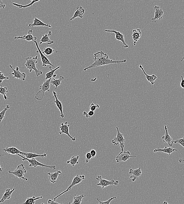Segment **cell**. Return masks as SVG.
Masks as SVG:
<instances>
[{"label":"cell","instance_id":"1","mask_svg":"<svg viewBox=\"0 0 184 204\" xmlns=\"http://www.w3.org/2000/svg\"><path fill=\"white\" fill-rule=\"evenodd\" d=\"M94 62L89 67L84 69V72L90 69L94 68L101 66L109 65V64L118 63H126V60H123L122 61H114L110 59L109 55L102 51L94 54Z\"/></svg>","mask_w":184,"mask_h":204},{"label":"cell","instance_id":"2","mask_svg":"<svg viewBox=\"0 0 184 204\" xmlns=\"http://www.w3.org/2000/svg\"><path fill=\"white\" fill-rule=\"evenodd\" d=\"M38 58L37 56L33 58L28 57L26 58V62L25 64L29 72H32L34 70L37 77H39L43 74L42 72L37 68L36 67V64L38 63Z\"/></svg>","mask_w":184,"mask_h":204},{"label":"cell","instance_id":"3","mask_svg":"<svg viewBox=\"0 0 184 204\" xmlns=\"http://www.w3.org/2000/svg\"><path fill=\"white\" fill-rule=\"evenodd\" d=\"M52 78L47 79L44 82L42 85L39 86L40 90L37 92L35 95V98L37 100L41 101L45 96V92H49L50 89V82Z\"/></svg>","mask_w":184,"mask_h":204},{"label":"cell","instance_id":"4","mask_svg":"<svg viewBox=\"0 0 184 204\" xmlns=\"http://www.w3.org/2000/svg\"><path fill=\"white\" fill-rule=\"evenodd\" d=\"M17 155H19L22 158V160L23 161H27L29 163V167H33L34 168L37 167H46V168H49L51 169L54 170L56 168V167L55 165H47L42 163L39 161L36 160V158H33L29 159L25 158L23 155L20 154H17Z\"/></svg>","mask_w":184,"mask_h":204},{"label":"cell","instance_id":"5","mask_svg":"<svg viewBox=\"0 0 184 204\" xmlns=\"http://www.w3.org/2000/svg\"><path fill=\"white\" fill-rule=\"evenodd\" d=\"M8 172L9 174L14 175L17 178L25 180L26 181L28 180V178L24 177L25 174L27 172V171L24 164H22L19 165L14 171H9Z\"/></svg>","mask_w":184,"mask_h":204},{"label":"cell","instance_id":"6","mask_svg":"<svg viewBox=\"0 0 184 204\" xmlns=\"http://www.w3.org/2000/svg\"><path fill=\"white\" fill-rule=\"evenodd\" d=\"M85 179V176L84 175H79L77 174V175L74 177L71 184L69 186V187L67 188V189H66V190H65L64 191L62 192L61 193H60V194L58 195V196L55 197H54V200L55 201L56 200L57 198L59 197L62 196V195L64 194V193H66V192H68L69 191L71 190L72 187L76 185L79 184V183H80L81 182L82 180H84Z\"/></svg>","mask_w":184,"mask_h":204},{"label":"cell","instance_id":"7","mask_svg":"<svg viewBox=\"0 0 184 204\" xmlns=\"http://www.w3.org/2000/svg\"><path fill=\"white\" fill-rule=\"evenodd\" d=\"M117 130V134L116 137L112 141V143L113 144L114 146H117L118 145H120V147L121 149L122 152L124 151L125 148V143L126 142V139H125L123 137V135L121 133H120L118 127H116Z\"/></svg>","mask_w":184,"mask_h":204},{"label":"cell","instance_id":"8","mask_svg":"<svg viewBox=\"0 0 184 204\" xmlns=\"http://www.w3.org/2000/svg\"><path fill=\"white\" fill-rule=\"evenodd\" d=\"M96 179L100 181V182L97 184V185L101 186L103 189L109 186L118 185L119 183L118 180H109L102 178L101 176H98Z\"/></svg>","mask_w":184,"mask_h":204},{"label":"cell","instance_id":"9","mask_svg":"<svg viewBox=\"0 0 184 204\" xmlns=\"http://www.w3.org/2000/svg\"><path fill=\"white\" fill-rule=\"evenodd\" d=\"M33 42L35 43L37 49V50L36 51L37 53H39L41 56V61H42L43 64L42 67H46L47 65H49L54 67V68H56V67L51 63L50 61L48 59V57L44 55L41 49H40L39 45H38V42L36 40H35Z\"/></svg>","mask_w":184,"mask_h":204},{"label":"cell","instance_id":"10","mask_svg":"<svg viewBox=\"0 0 184 204\" xmlns=\"http://www.w3.org/2000/svg\"><path fill=\"white\" fill-rule=\"evenodd\" d=\"M7 67H10V68H11L12 70H13V72L10 73V75L14 76L13 78L20 79V80H23V81H24L26 80V74L25 73L21 72L20 71L19 67H16L15 69H14L13 68V66H12L11 65H10Z\"/></svg>","mask_w":184,"mask_h":204},{"label":"cell","instance_id":"11","mask_svg":"<svg viewBox=\"0 0 184 204\" xmlns=\"http://www.w3.org/2000/svg\"><path fill=\"white\" fill-rule=\"evenodd\" d=\"M136 156H131L129 151H123L121 152L117 155L116 158V162L119 163L121 162H125L132 158H136Z\"/></svg>","mask_w":184,"mask_h":204},{"label":"cell","instance_id":"12","mask_svg":"<svg viewBox=\"0 0 184 204\" xmlns=\"http://www.w3.org/2000/svg\"><path fill=\"white\" fill-rule=\"evenodd\" d=\"M104 32L114 33L115 34V39L116 41H120L122 42L123 45V47L124 48H126L129 47V45H127L125 42L124 35L123 34L121 33L120 32L114 30H106Z\"/></svg>","mask_w":184,"mask_h":204},{"label":"cell","instance_id":"13","mask_svg":"<svg viewBox=\"0 0 184 204\" xmlns=\"http://www.w3.org/2000/svg\"><path fill=\"white\" fill-rule=\"evenodd\" d=\"M70 127V125H69L68 123L67 122L62 123L61 125H60V131L59 132V134L61 135L63 134V133H64V134L68 136L73 141H75L76 140V137H73L71 136L70 132H69V127Z\"/></svg>","mask_w":184,"mask_h":204},{"label":"cell","instance_id":"14","mask_svg":"<svg viewBox=\"0 0 184 204\" xmlns=\"http://www.w3.org/2000/svg\"><path fill=\"white\" fill-rule=\"evenodd\" d=\"M154 18L151 19L153 23H156L157 20H160L163 18V10L160 7L156 6L154 8Z\"/></svg>","mask_w":184,"mask_h":204},{"label":"cell","instance_id":"15","mask_svg":"<svg viewBox=\"0 0 184 204\" xmlns=\"http://www.w3.org/2000/svg\"><path fill=\"white\" fill-rule=\"evenodd\" d=\"M53 98H54V99H55V101H54V103L56 105L57 108H58V110H59L60 112V116L61 117V118H64L65 115L64 113H63V107L62 104V102H60L59 100L58 99V96H57V92L54 91H53Z\"/></svg>","mask_w":184,"mask_h":204},{"label":"cell","instance_id":"16","mask_svg":"<svg viewBox=\"0 0 184 204\" xmlns=\"http://www.w3.org/2000/svg\"><path fill=\"white\" fill-rule=\"evenodd\" d=\"M129 174L132 175L130 177V178L132 181L135 182L142 175V171L141 167L135 170L130 169L129 171Z\"/></svg>","mask_w":184,"mask_h":204},{"label":"cell","instance_id":"17","mask_svg":"<svg viewBox=\"0 0 184 204\" xmlns=\"http://www.w3.org/2000/svg\"><path fill=\"white\" fill-rule=\"evenodd\" d=\"M33 28H32L31 30H29L28 32L27 35H25L23 36L20 37H14V39H21L27 41H33L35 40H37V37H34L33 36Z\"/></svg>","mask_w":184,"mask_h":204},{"label":"cell","instance_id":"18","mask_svg":"<svg viewBox=\"0 0 184 204\" xmlns=\"http://www.w3.org/2000/svg\"><path fill=\"white\" fill-rule=\"evenodd\" d=\"M169 127H167V126L165 125V133L164 136L162 137V139L163 140V142L165 143H167L169 146H173V139L170 137V135L169 134L168 131V129Z\"/></svg>","mask_w":184,"mask_h":204},{"label":"cell","instance_id":"19","mask_svg":"<svg viewBox=\"0 0 184 204\" xmlns=\"http://www.w3.org/2000/svg\"><path fill=\"white\" fill-rule=\"evenodd\" d=\"M85 10L82 7L78 6L76 8L73 17L70 19L71 20H75L76 18L82 19L83 18V15L84 14Z\"/></svg>","mask_w":184,"mask_h":204},{"label":"cell","instance_id":"20","mask_svg":"<svg viewBox=\"0 0 184 204\" xmlns=\"http://www.w3.org/2000/svg\"><path fill=\"white\" fill-rule=\"evenodd\" d=\"M35 26H46L49 28H51L52 26L50 24H46L43 23L39 19L37 18L36 17H35L34 18L33 23L31 24H29L28 25L29 27H32L33 28V27Z\"/></svg>","mask_w":184,"mask_h":204},{"label":"cell","instance_id":"21","mask_svg":"<svg viewBox=\"0 0 184 204\" xmlns=\"http://www.w3.org/2000/svg\"><path fill=\"white\" fill-rule=\"evenodd\" d=\"M20 154L23 155L26 158H29V159L35 158H39V157L42 158H45L47 156V154L46 153L43 154L42 155H39L36 153H33L22 152Z\"/></svg>","mask_w":184,"mask_h":204},{"label":"cell","instance_id":"22","mask_svg":"<svg viewBox=\"0 0 184 204\" xmlns=\"http://www.w3.org/2000/svg\"><path fill=\"white\" fill-rule=\"evenodd\" d=\"M51 31H49L48 32V34L44 35L40 40L38 42H39L40 45H42L43 43H47L48 45H51V44H53L54 43V41L51 40L49 38V37L51 36Z\"/></svg>","mask_w":184,"mask_h":204},{"label":"cell","instance_id":"23","mask_svg":"<svg viewBox=\"0 0 184 204\" xmlns=\"http://www.w3.org/2000/svg\"><path fill=\"white\" fill-rule=\"evenodd\" d=\"M142 32L140 29H135L132 30V38L134 41V46L136 45L137 42L139 41L142 36Z\"/></svg>","mask_w":184,"mask_h":204},{"label":"cell","instance_id":"24","mask_svg":"<svg viewBox=\"0 0 184 204\" xmlns=\"http://www.w3.org/2000/svg\"><path fill=\"white\" fill-rule=\"evenodd\" d=\"M62 174V171L60 170L54 173L49 172L47 174L49 176V179L50 182L54 183L57 182V179L59 176L61 175Z\"/></svg>","mask_w":184,"mask_h":204},{"label":"cell","instance_id":"25","mask_svg":"<svg viewBox=\"0 0 184 204\" xmlns=\"http://www.w3.org/2000/svg\"><path fill=\"white\" fill-rule=\"evenodd\" d=\"M139 67L143 72L144 74L145 75L146 78L148 82L151 83V85H153L155 84V80L157 79V76L155 75H152V76L148 75L145 72V70H144L143 67L141 64H140Z\"/></svg>","mask_w":184,"mask_h":204},{"label":"cell","instance_id":"26","mask_svg":"<svg viewBox=\"0 0 184 204\" xmlns=\"http://www.w3.org/2000/svg\"><path fill=\"white\" fill-rule=\"evenodd\" d=\"M15 190V189L14 188L12 190H10V189H7L5 190V193L3 195L2 198L0 199V203H2V202H5L6 200L10 199L12 194Z\"/></svg>","mask_w":184,"mask_h":204},{"label":"cell","instance_id":"27","mask_svg":"<svg viewBox=\"0 0 184 204\" xmlns=\"http://www.w3.org/2000/svg\"><path fill=\"white\" fill-rule=\"evenodd\" d=\"M177 151L178 150L177 149H173V148L171 147L168 148L167 147L165 146L163 149H161V148L159 147L157 148V149L154 150L153 152H162L168 154L169 155H170L172 153L174 152V151Z\"/></svg>","mask_w":184,"mask_h":204},{"label":"cell","instance_id":"28","mask_svg":"<svg viewBox=\"0 0 184 204\" xmlns=\"http://www.w3.org/2000/svg\"><path fill=\"white\" fill-rule=\"evenodd\" d=\"M4 152H7L10 154L17 155V154H20L21 151L19 150L15 147H6L3 149Z\"/></svg>","mask_w":184,"mask_h":204},{"label":"cell","instance_id":"29","mask_svg":"<svg viewBox=\"0 0 184 204\" xmlns=\"http://www.w3.org/2000/svg\"><path fill=\"white\" fill-rule=\"evenodd\" d=\"M64 77L62 76H60L58 79H55V78L53 77V80H51L50 84L55 86V89H56L58 86L61 85L62 84V81L64 80Z\"/></svg>","mask_w":184,"mask_h":204},{"label":"cell","instance_id":"30","mask_svg":"<svg viewBox=\"0 0 184 204\" xmlns=\"http://www.w3.org/2000/svg\"><path fill=\"white\" fill-rule=\"evenodd\" d=\"M60 67V66H58V67H56V68L54 69H53L51 66H50L49 67L50 71L49 72H48L45 74V79L47 80V79L52 78L53 76L54 75V73H55V72L57 70L59 69Z\"/></svg>","mask_w":184,"mask_h":204},{"label":"cell","instance_id":"31","mask_svg":"<svg viewBox=\"0 0 184 204\" xmlns=\"http://www.w3.org/2000/svg\"><path fill=\"white\" fill-rule=\"evenodd\" d=\"M41 0H33V1H32V2L28 4H27V5H21V4H19L17 3H13L12 4L13 5L15 6L16 7H18V8L22 9H25L28 7H32L33 5V4L35 3L39 2V1H40Z\"/></svg>","mask_w":184,"mask_h":204},{"label":"cell","instance_id":"32","mask_svg":"<svg viewBox=\"0 0 184 204\" xmlns=\"http://www.w3.org/2000/svg\"><path fill=\"white\" fill-rule=\"evenodd\" d=\"M79 156H72L70 160L67 161V164H70L71 166L75 167L76 165L79 164Z\"/></svg>","mask_w":184,"mask_h":204},{"label":"cell","instance_id":"33","mask_svg":"<svg viewBox=\"0 0 184 204\" xmlns=\"http://www.w3.org/2000/svg\"><path fill=\"white\" fill-rule=\"evenodd\" d=\"M86 197V195L81 194L78 195V196L75 197L73 198V202L70 203L73 204H82V199L84 197Z\"/></svg>","mask_w":184,"mask_h":204},{"label":"cell","instance_id":"34","mask_svg":"<svg viewBox=\"0 0 184 204\" xmlns=\"http://www.w3.org/2000/svg\"><path fill=\"white\" fill-rule=\"evenodd\" d=\"M42 196H41L38 197H35V196H33L31 197L28 198L26 201L24 202V204H35V202L38 199H42Z\"/></svg>","mask_w":184,"mask_h":204},{"label":"cell","instance_id":"35","mask_svg":"<svg viewBox=\"0 0 184 204\" xmlns=\"http://www.w3.org/2000/svg\"><path fill=\"white\" fill-rule=\"evenodd\" d=\"M8 89L6 86H0V94L4 96L5 100H7L8 98L6 96V94L8 93Z\"/></svg>","mask_w":184,"mask_h":204},{"label":"cell","instance_id":"36","mask_svg":"<svg viewBox=\"0 0 184 204\" xmlns=\"http://www.w3.org/2000/svg\"><path fill=\"white\" fill-rule=\"evenodd\" d=\"M10 107L9 105L6 106L5 108L2 110L1 112H0V123L2 122V121L5 117V115L6 112L10 109Z\"/></svg>","mask_w":184,"mask_h":204},{"label":"cell","instance_id":"37","mask_svg":"<svg viewBox=\"0 0 184 204\" xmlns=\"http://www.w3.org/2000/svg\"><path fill=\"white\" fill-rule=\"evenodd\" d=\"M54 52H55V50L53 49L52 48L47 47L44 48V50L42 52L43 53L45 54L46 55L49 56L53 53Z\"/></svg>","mask_w":184,"mask_h":204},{"label":"cell","instance_id":"38","mask_svg":"<svg viewBox=\"0 0 184 204\" xmlns=\"http://www.w3.org/2000/svg\"><path fill=\"white\" fill-rule=\"evenodd\" d=\"M116 197L114 196L113 197L110 198V199H108V200L105 201V202H102V201H101L99 199H98V198H96V199L97 201H98V202H99V204H109L114 199H116Z\"/></svg>","mask_w":184,"mask_h":204},{"label":"cell","instance_id":"39","mask_svg":"<svg viewBox=\"0 0 184 204\" xmlns=\"http://www.w3.org/2000/svg\"><path fill=\"white\" fill-rule=\"evenodd\" d=\"M83 114L86 118H90V117L93 116L95 114V111H90L88 113L86 111H83Z\"/></svg>","mask_w":184,"mask_h":204},{"label":"cell","instance_id":"40","mask_svg":"<svg viewBox=\"0 0 184 204\" xmlns=\"http://www.w3.org/2000/svg\"><path fill=\"white\" fill-rule=\"evenodd\" d=\"M100 108V106L98 104L95 105L93 103L91 104L89 107V109L90 111H95L97 108Z\"/></svg>","mask_w":184,"mask_h":204},{"label":"cell","instance_id":"41","mask_svg":"<svg viewBox=\"0 0 184 204\" xmlns=\"http://www.w3.org/2000/svg\"><path fill=\"white\" fill-rule=\"evenodd\" d=\"M173 143H178L183 147L184 148V137L182 138L177 139V140L173 141Z\"/></svg>","mask_w":184,"mask_h":204},{"label":"cell","instance_id":"42","mask_svg":"<svg viewBox=\"0 0 184 204\" xmlns=\"http://www.w3.org/2000/svg\"><path fill=\"white\" fill-rule=\"evenodd\" d=\"M7 79L8 80L9 79V77H6L4 76V73H3L2 72L0 71V83H2L4 80Z\"/></svg>","mask_w":184,"mask_h":204},{"label":"cell","instance_id":"43","mask_svg":"<svg viewBox=\"0 0 184 204\" xmlns=\"http://www.w3.org/2000/svg\"><path fill=\"white\" fill-rule=\"evenodd\" d=\"M92 158V156L91 154L90 153L88 152L85 155V161L86 163H88L89 161H90L91 158Z\"/></svg>","mask_w":184,"mask_h":204},{"label":"cell","instance_id":"44","mask_svg":"<svg viewBox=\"0 0 184 204\" xmlns=\"http://www.w3.org/2000/svg\"><path fill=\"white\" fill-rule=\"evenodd\" d=\"M90 153L91 156H92V158H95L96 156V152L95 150H91Z\"/></svg>","mask_w":184,"mask_h":204},{"label":"cell","instance_id":"45","mask_svg":"<svg viewBox=\"0 0 184 204\" xmlns=\"http://www.w3.org/2000/svg\"><path fill=\"white\" fill-rule=\"evenodd\" d=\"M6 5L4 3L3 0H0V11L1 9H4L5 8Z\"/></svg>","mask_w":184,"mask_h":204},{"label":"cell","instance_id":"46","mask_svg":"<svg viewBox=\"0 0 184 204\" xmlns=\"http://www.w3.org/2000/svg\"><path fill=\"white\" fill-rule=\"evenodd\" d=\"M181 77H182V81L181 82L180 86L182 89H184V79L183 76H181Z\"/></svg>","mask_w":184,"mask_h":204},{"label":"cell","instance_id":"47","mask_svg":"<svg viewBox=\"0 0 184 204\" xmlns=\"http://www.w3.org/2000/svg\"><path fill=\"white\" fill-rule=\"evenodd\" d=\"M48 204H60V203H58V202H56L55 200H54L53 201L52 200H51V199H49V200L48 201Z\"/></svg>","mask_w":184,"mask_h":204},{"label":"cell","instance_id":"48","mask_svg":"<svg viewBox=\"0 0 184 204\" xmlns=\"http://www.w3.org/2000/svg\"><path fill=\"white\" fill-rule=\"evenodd\" d=\"M179 162L180 163L184 164V158H181L179 159Z\"/></svg>","mask_w":184,"mask_h":204},{"label":"cell","instance_id":"49","mask_svg":"<svg viewBox=\"0 0 184 204\" xmlns=\"http://www.w3.org/2000/svg\"><path fill=\"white\" fill-rule=\"evenodd\" d=\"M3 171V169L1 168V165H0V171L2 172Z\"/></svg>","mask_w":184,"mask_h":204},{"label":"cell","instance_id":"50","mask_svg":"<svg viewBox=\"0 0 184 204\" xmlns=\"http://www.w3.org/2000/svg\"><path fill=\"white\" fill-rule=\"evenodd\" d=\"M163 204H168V203L167 202H165H165H163Z\"/></svg>","mask_w":184,"mask_h":204},{"label":"cell","instance_id":"51","mask_svg":"<svg viewBox=\"0 0 184 204\" xmlns=\"http://www.w3.org/2000/svg\"><path fill=\"white\" fill-rule=\"evenodd\" d=\"M184 61V57H183V58H182V60H181V61L182 62V61Z\"/></svg>","mask_w":184,"mask_h":204},{"label":"cell","instance_id":"52","mask_svg":"<svg viewBox=\"0 0 184 204\" xmlns=\"http://www.w3.org/2000/svg\"><path fill=\"white\" fill-rule=\"evenodd\" d=\"M160 1H161V0H160Z\"/></svg>","mask_w":184,"mask_h":204}]
</instances>
